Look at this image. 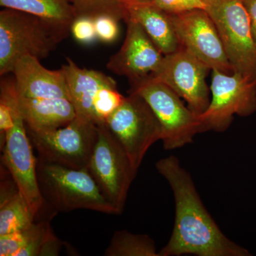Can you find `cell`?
I'll list each match as a JSON object with an SVG mask.
<instances>
[{"instance_id": "obj_3", "label": "cell", "mask_w": 256, "mask_h": 256, "mask_svg": "<svg viewBox=\"0 0 256 256\" xmlns=\"http://www.w3.org/2000/svg\"><path fill=\"white\" fill-rule=\"evenodd\" d=\"M68 34L33 15L4 8L0 12V76L11 74L24 56L46 58Z\"/></svg>"}, {"instance_id": "obj_20", "label": "cell", "mask_w": 256, "mask_h": 256, "mask_svg": "<svg viewBox=\"0 0 256 256\" xmlns=\"http://www.w3.org/2000/svg\"><path fill=\"white\" fill-rule=\"evenodd\" d=\"M104 256H159L150 237L124 230L114 232Z\"/></svg>"}, {"instance_id": "obj_28", "label": "cell", "mask_w": 256, "mask_h": 256, "mask_svg": "<svg viewBox=\"0 0 256 256\" xmlns=\"http://www.w3.org/2000/svg\"><path fill=\"white\" fill-rule=\"evenodd\" d=\"M153 4L168 14H180L194 10H204L202 0H152Z\"/></svg>"}, {"instance_id": "obj_19", "label": "cell", "mask_w": 256, "mask_h": 256, "mask_svg": "<svg viewBox=\"0 0 256 256\" xmlns=\"http://www.w3.org/2000/svg\"><path fill=\"white\" fill-rule=\"evenodd\" d=\"M0 5L33 15L68 33L77 18L68 0H0Z\"/></svg>"}, {"instance_id": "obj_26", "label": "cell", "mask_w": 256, "mask_h": 256, "mask_svg": "<svg viewBox=\"0 0 256 256\" xmlns=\"http://www.w3.org/2000/svg\"><path fill=\"white\" fill-rule=\"evenodd\" d=\"M31 226L18 232L0 236V256H16L28 244L31 233Z\"/></svg>"}, {"instance_id": "obj_4", "label": "cell", "mask_w": 256, "mask_h": 256, "mask_svg": "<svg viewBox=\"0 0 256 256\" xmlns=\"http://www.w3.org/2000/svg\"><path fill=\"white\" fill-rule=\"evenodd\" d=\"M130 86V92L143 98L158 118L166 150L182 148L192 143L197 134L204 132L198 116L163 82L148 78Z\"/></svg>"}, {"instance_id": "obj_30", "label": "cell", "mask_w": 256, "mask_h": 256, "mask_svg": "<svg viewBox=\"0 0 256 256\" xmlns=\"http://www.w3.org/2000/svg\"><path fill=\"white\" fill-rule=\"evenodd\" d=\"M128 5L130 4H134V3H141V2H152V0H126Z\"/></svg>"}, {"instance_id": "obj_11", "label": "cell", "mask_w": 256, "mask_h": 256, "mask_svg": "<svg viewBox=\"0 0 256 256\" xmlns=\"http://www.w3.org/2000/svg\"><path fill=\"white\" fill-rule=\"evenodd\" d=\"M180 46L212 70L234 73L213 20L205 10L168 14Z\"/></svg>"}, {"instance_id": "obj_5", "label": "cell", "mask_w": 256, "mask_h": 256, "mask_svg": "<svg viewBox=\"0 0 256 256\" xmlns=\"http://www.w3.org/2000/svg\"><path fill=\"white\" fill-rule=\"evenodd\" d=\"M213 20L234 73L256 80V45L242 0H202Z\"/></svg>"}, {"instance_id": "obj_2", "label": "cell", "mask_w": 256, "mask_h": 256, "mask_svg": "<svg viewBox=\"0 0 256 256\" xmlns=\"http://www.w3.org/2000/svg\"><path fill=\"white\" fill-rule=\"evenodd\" d=\"M38 188L46 204L55 212L88 210L120 214L106 200L88 170H77L38 158Z\"/></svg>"}, {"instance_id": "obj_23", "label": "cell", "mask_w": 256, "mask_h": 256, "mask_svg": "<svg viewBox=\"0 0 256 256\" xmlns=\"http://www.w3.org/2000/svg\"><path fill=\"white\" fill-rule=\"evenodd\" d=\"M75 10L77 16L95 18L100 15H110L120 20H127L126 0H68Z\"/></svg>"}, {"instance_id": "obj_15", "label": "cell", "mask_w": 256, "mask_h": 256, "mask_svg": "<svg viewBox=\"0 0 256 256\" xmlns=\"http://www.w3.org/2000/svg\"><path fill=\"white\" fill-rule=\"evenodd\" d=\"M20 109L26 129L34 132L54 130L76 117L73 104L66 98L32 99L20 96Z\"/></svg>"}, {"instance_id": "obj_12", "label": "cell", "mask_w": 256, "mask_h": 256, "mask_svg": "<svg viewBox=\"0 0 256 256\" xmlns=\"http://www.w3.org/2000/svg\"><path fill=\"white\" fill-rule=\"evenodd\" d=\"M3 152V163L12 178L18 191L26 198L37 218L42 215L45 204L38 188L36 159L22 114L15 117L14 127L6 133Z\"/></svg>"}, {"instance_id": "obj_8", "label": "cell", "mask_w": 256, "mask_h": 256, "mask_svg": "<svg viewBox=\"0 0 256 256\" xmlns=\"http://www.w3.org/2000/svg\"><path fill=\"white\" fill-rule=\"evenodd\" d=\"M28 130L38 158L77 170H87L98 138V124L77 116L64 127L46 132Z\"/></svg>"}, {"instance_id": "obj_6", "label": "cell", "mask_w": 256, "mask_h": 256, "mask_svg": "<svg viewBox=\"0 0 256 256\" xmlns=\"http://www.w3.org/2000/svg\"><path fill=\"white\" fill-rule=\"evenodd\" d=\"M87 170L106 200L122 214L138 170L106 124H98L97 141Z\"/></svg>"}, {"instance_id": "obj_1", "label": "cell", "mask_w": 256, "mask_h": 256, "mask_svg": "<svg viewBox=\"0 0 256 256\" xmlns=\"http://www.w3.org/2000/svg\"><path fill=\"white\" fill-rule=\"evenodd\" d=\"M156 169L172 190L174 228L159 256H246L249 252L224 235L202 203L191 175L176 156L156 163Z\"/></svg>"}, {"instance_id": "obj_13", "label": "cell", "mask_w": 256, "mask_h": 256, "mask_svg": "<svg viewBox=\"0 0 256 256\" xmlns=\"http://www.w3.org/2000/svg\"><path fill=\"white\" fill-rule=\"evenodd\" d=\"M127 32L120 50L108 62V69L128 78L132 85L152 75L159 68L164 55L137 22L128 18Z\"/></svg>"}, {"instance_id": "obj_10", "label": "cell", "mask_w": 256, "mask_h": 256, "mask_svg": "<svg viewBox=\"0 0 256 256\" xmlns=\"http://www.w3.org/2000/svg\"><path fill=\"white\" fill-rule=\"evenodd\" d=\"M210 70L206 64L180 46L176 52L164 56L159 68L148 78L169 86L186 100L194 114L200 116L210 104V90L206 84Z\"/></svg>"}, {"instance_id": "obj_17", "label": "cell", "mask_w": 256, "mask_h": 256, "mask_svg": "<svg viewBox=\"0 0 256 256\" xmlns=\"http://www.w3.org/2000/svg\"><path fill=\"white\" fill-rule=\"evenodd\" d=\"M127 12V20L132 18L139 23L163 55L170 54L180 48L169 15L152 2L128 5Z\"/></svg>"}, {"instance_id": "obj_29", "label": "cell", "mask_w": 256, "mask_h": 256, "mask_svg": "<svg viewBox=\"0 0 256 256\" xmlns=\"http://www.w3.org/2000/svg\"><path fill=\"white\" fill-rule=\"evenodd\" d=\"M250 20L252 37L256 45V0H242Z\"/></svg>"}, {"instance_id": "obj_14", "label": "cell", "mask_w": 256, "mask_h": 256, "mask_svg": "<svg viewBox=\"0 0 256 256\" xmlns=\"http://www.w3.org/2000/svg\"><path fill=\"white\" fill-rule=\"evenodd\" d=\"M18 96L32 99L66 98L70 100L68 86L62 68L50 70L31 55L16 60L12 72Z\"/></svg>"}, {"instance_id": "obj_24", "label": "cell", "mask_w": 256, "mask_h": 256, "mask_svg": "<svg viewBox=\"0 0 256 256\" xmlns=\"http://www.w3.org/2000/svg\"><path fill=\"white\" fill-rule=\"evenodd\" d=\"M124 98L118 90L116 82L101 87L96 92L92 102L95 124H106L108 118L122 104Z\"/></svg>"}, {"instance_id": "obj_27", "label": "cell", "mask_w": 256, "mask_h": 256, "mask_svg": "<svg viewBox=\"0 0 256 256\" xmlns=\"http://www.w3.org/2000/svg\"><path fill=\"white\" fill-rule=\"evenodd\" d=\"M98 40L106 44L112 43L119 36V20L110 15H100L94 18Z\"/></svg>"}, {"instance_id": "obj_9", "label": "cell", "mask_w": 256, "mask_h": 256, "mask_svg": "<svg viewBox=\"0 0 256 256\" xmlns=\"http://www.w3.org/2000/svg\"><path fill=\"white\" fill-rule=\"evenodd\" d=\"M210 101L198 116L205 132H224L233 122L234 114L247 117L256 111V80L242 74L212 70Z\"/></svg>"}, {"instance_id": "obj_21", "label": "cell", "mask_w": 256, "mask_h": 256, "mask_svg": "<svg viewBox=\"0 0 256 256\" xmlns=\"http://www.w3.org/2000/svg\"><path fill=\"white\" fill-rule=\"evenodd\" d=\"M63 242L56 236L48 220L35 222L31 226V234L26 245L16 256L60 255Z\"/></svg>"}, {"instance_id": "obj_16", "label": "cell", "mask_w": 256, "mask_h": 256, "mask_svg": "<svg viewBox=\"0 0 256 256\" xmlns=\"http://www.w3.org/2000/svg\"><path fill=\"white\" fill-rule=\"evenodd\" d=\"M62 69L65 75L70 101L75 108L76 116L95 122L92 114V102L96 92L101 87L116 82L101 72L80 68L68 58L66 64L62 66Z\"/></svg>"}, {"instance_id": "obj_18", "label": "cell", "mask_w": 256, "mask_h": 256, "mask_svg": "<svg viewBox=\"0 0 256 256\" xmlns=\"http://www.w3.org/2000/svg\"><path fill=\"white\" fill-rule=\"evenodd\" d=\"M36 216L16 184L1 181L0 236L18 232L30 227Z\"/></svg>"}, {"instance_id": "obj_22", "label": "cell", "mask_w": 256, "mask_h": 256, "mask_svg": "<svg viewBox=\"0 0 256 256\" xmlns=\"http://www.w3.org/2000/svg\"><path fill=\"white\" fill-rule=\"evenodd\" d=\"M21 114L20 96L14 77L3 76L0 84V139L1 148L4 144L6 133L14 127L15 117Z\"/></svg>"}, {"instance_id": "obj_25", "label": "cell", "mask_w": 256, "mask_h": 256, "mask_svg": "<svg viewBox=\"0 0 256 256\" xmlns=\"http://www.w3.org/2000/svg\"><path fill=\"white\" fill-rule=\"evenodd\" d=\"M70 32L76 41L82 44H90L98 40L95 21L92 16H77L72 24Z\"/></svg>"}, {"instance_id": "obj_7", "label": "cell", "mask_w": 256, "mask_h": 256, "mask_svg": "<svg viewBox=\"0 0 256 256\" xmlns=\"http://www.w3.org/2000/svg\"><path fill=\"white\" fill-rule=\"evenodd\" d=\"M106 124L137 170L150 148L162 139L156 114L144 98L134 92H130Z\"/></svg>"}]
</instances>
